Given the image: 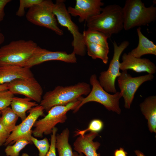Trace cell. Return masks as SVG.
<instances>
[{
    "instance_id": "ba28073f",
    "label": "cell",
    "mask_w": 156,
    "mask_h": 156,
    "mask_svg": "<svg viewBox=\"0 0 156 156\" xmlns=\"http://www.w3.org/2000/svg\"><path fill=\"white\" fill-rule=\"evenodd\" d=\"M54 3L50 0H44L35 5L27 11L26 17L31 23L51 29L59 35H63V30L58 27L53 12Z\"/></svg>"
},
{
    "instance_id": "f1b7e54d",
    "label": "cell",
    "mask_w": 156,
    "mask_h": 156,
    "mask_svg": "<svg viewBox=\"0 0 156 156\" xmlns=\"http://www.w3.org/2000/svg\"><path fill=\"white\" fill-rule=\"evenodd\" d=\"M14 94L8 90L0 91V111L10 105Z\"/></svg>"
},
{
    "instance_id": "e0dca14e",
    "label": "cell",
    "mask_w": 156,
    "mask_h": 156,
    "mask_svg": "<svg viewBox=\"0 0 156 156\" xmlns=\"http://www.w3.org/2000/svg\"><path fill=\"white\" fill-rule=\"evenodd\" d=\"M32 77L34 75L28 68L14 65L0 66V85Z\"/></svg>"
},
{
    "instance_id": "4fadbf2b",
    "label": "cell",
    "mask_w": 156,
    "mask_h": 156,
    "mask_svg": "<svg viewBox=\"0 0 156 156\" xmlns=\"http://www.w3.org/2000/svg\"><path fill=\"white\" fill-rule=\"evenodd\" d=\"M52 60L75 63L77 62V59L73 52L68 54L64 51H51L38 46L31 57L23 66L30 68L44 62Z\"/></svg>"
},
{
    "instance_id": "277c9868",
    "label": "cell",
    "mask_w": 156,
    "mask_h": 156,
    "mask_svg": "<svg viewBox=\"0 0 156 156\" xmlns=\"http://www.w3.org/2000/svg\"><path fill=\"white\" fill-rule=\"evenodd\" d=\"M31 40L12 41L0 48V66L14 65L23 66L31 58L38 47Z\"/></svg>"
},
{
    "instance_id": "52a82bcc",
    "label": "cell",
    "mask_w": 156,
    "mask_h": 156,
    "mask_svg": "<svg viewBox=\"0 0 156 156\" xmlns=\"http://www.w3.org/2000/svg\"><path fill=\"white\" fill-rule=\"evenodd\" d=\"M65 2L64 0L56 1L53 5L54 14L58 23L61 26L66 28L73 36V52L76 55L84 56L86 50L83 34L80 32L78 27L72 21Z\"/></svg>"
},
{
    "instance_id": "1f68e13d",
    "label": "cell",
    "mask_w": 156,
    "mask_h": 156,
    "mask_svg": "<svg viewBox=\"0 0 156 156\" xmlns=\"http://www.w3.org/2000/svg\"><path fill=\"white\" fill-rule=\"evenodd\" d=\"M11 1V0H0V22L3 20L5 16V7Z\"/></svg>"
},
{
    "instance_id": "30bf717a",
    "label": "cell",
    "mask_w": 156,
    "mask_h": 156,
    "mask_svg": "<svg viewBox=\"0 0 156 156\" xmlns=\"http://www.w3.org/2000/svg\"><path fill=\"white\" fill-rule=\"evenodd\" d=\"M154 78L153 75L149 74L133 77L127 70L121 73L117 80L120 92L124 99L125 108H130L135 94L140 86L146 81L152 80Z\"/></svg>"
},
{
    "instance_id": "7a4b0ae2",
    "label": "cell",
    "mask_w": 156,
    "mask_h": 156,
    "mask_svg": "<svg viewBox=\"0 0 156 156\" xmlns=\"http://www.w3.org/2000/svg\"><path fill=\"white\" fill-rule=\"evenodd\" d=\"M86 22L88 28L99 31L110 38L123 29L122 8L116 4L107 5L99 14Z\"/></svg>"
},
{
    "instance_id": "4dcf8cb0",
    "label": "cell",
    "mask_w": 156,
    "mask_h": 156,
    "mask_svg": "<svg viewBox=\"0 0 156 156\" xmlns=\"http://www.w3.org/2000/svg\"><path fill=\"white\" fill-rule=\"evenodd\" d=\"M10 133L0 123V146L4 145Z\"/></svg>"
},
{
    "instance_id": "484cf974",
    "label": "cell",
    "mask_w": 156,
    "mask_h": 156,
    "mask_svg": "<svg viewBox=\"0 0 156 156\" xmlns=\"http://www.w3.org/2000/svg\"><path fill=\"white\" fill-rule=\"evenodd\" d=\"M103 127V123L102 120L93 119L90 122L87 128L83 130L77 129L75 132L74 136L83 135L88 131L98 133L102 131Z\"/></svg>"
},
{
    "instance_id": "836d02e7",
    "label": "cell",
    "mask_w": 156,
    "mask_h": 156,
    "mask_svg": "<svg viewBox=\"0 0 156 156\" xmlns=\"http://www.w3.org/2000/svg\"><path fill=\"white\" fill-rule=\"evenodd\" d=\"M8 83H7L0 85V91L8 90Z\"/></svg>"
},
{
    "instance_id": "8992f818",
    "label": "cell",
    "mask_w": 156,
    "mask_h": 156,
    "mask_svg": "<svg viewBox=\"0 0 156 156\" xmlns=\"http://www.w3.org/2000/svg\"><path fill=\"white\" fill-rule=\"evenodd\" d=\"M81 98L66 105H56L52 107L43 118L36 122L33 126L34 129L32 131L34 137L42 138L44 135L51 134L53 129L56 125L66 122L67 112L70 110L73 111L79 104Z\"/></svg>"
},
{
    "instance_id": "5bb4252c",
    "label": "cell",
    "mask_w": 156,
    "mask_h": 156,
    "mask_svg": "<svg viewBox=\"0 0 156 156\" xmlns=\"http://www.w3.org/2000/svg\"><path fill=\"white\" fill-rule=\"evenodd\" d=\"M104 4L101 0H76L75 7L69 6L67 9L71 16H79L81 23L99 14Z\"/></svg>"
},
{
    "instance_id": "9a60e30c",
    "label": "cell",
    "mask_w": 156,
    "mask_h": 156,
    "mask_svg": "<svg viewBox=\"0 0 156 156\" xmlns=\"http://www.w3.org/2000/svg\"><path fill=\"white\" fill-rule=\"evenodd\" d=\"M122 60L120 69L122 71L130 69L138 73L146 72L152 75L156 72L155 64L148 59L136 57L129 53H124Z\"/></svg>"
},
{
    "instance_id": "9c48e42d",
    "label": "cell",
    "mask_w": 156,
    "mask_h": 156,
    "mask_svg": "<svg viewBox=\"0 0 156 156\" xmlns=\"http://www.w3.org/2000/svg\"><path fill=\"white\" fill-rule=\"evenodd\" d=\"M112 43L114 50L112 58L107 69L100 73L98 81L105 90L114 94L117 92L115 86L116 80L121 73L120 72V58L129 43L127 40H124L119 45L115 41Z\"/></svg>"
},
{
    "instance_id": "7402d4cb",
    "label": "cell",
    "mask_w": 156,
    "mask_h": 156,
    "mask_svg": "<svg viewBox=\"0 0 156 156\" xmlns=\"http://www.w3.org/2000/svg\"><path fill=\"white\" fill-rule=\"evenodd\" d=\"M85 43L86 51L89 56L94 60L99 59L104 64H107L109 49L88 42H85Z\"/></svg>"
},
{
    "instance_id": "e575fe53",
    "label": "cell",
    "mask_w": 156,
    "mask_h": 156,
    "mask_svg": "<svg viewBox=\"0 0 156 156\" xmlns=\"http://www.w3.org/2000/svg\"><path fill=\"white\" fill-rule=\"evenodd\" d=\"M135 155L137 156H145L139 150H136L134 151Z\"/></svg>"
},
{
    "instance_id": "4316f807",
    "label": "cell",
    "mask_w": 156,
    "mask_h": 156,
    "mask_svg": "<svg viewBox=\"0 0 156 156\" xmlns=\"http://www.w3.org/2000/svg\"><path fill=\"white\" fill-rule=\"evenodd\" d=\"M31 140L39 151L38 156H46L50 147V144L47 138L38 140L32 136Z\"/></svg>"
},
{
    "instance_id": "3957f363",
    "label": "cell",
    "mask_w": 156,
    "mask_h": 156,
    "mask_svg": "<svg viewBox=\"0 0 156 156\" xmlns=\"http://www.w3.org/2000/svg\"><path fill=\"white\" fill-rule=\"evenodd\" d=\"M122 9L125 30L146 25L156 19V7L153 5L146 7L141 0H127Z\"/></svg>"
},
{
    "instance_id": "5b68a950",
    "label": "cell",
    "mask_w": 156,
    "mask_h": 156,
    "mask_svg": "<svg viewBox=\"0 0 156 156\" xmlns=\"http://www.w3.org/2000/svg\"><path fill=\"white\" fill-rule=\"evenodd\" d=\"M89 81L92 86L90 92L85 98L82 96L81 98L80 103L73 110V112L76 113L87 103L95 102L102 104L109 111L120 114L121 109L119 107V101L122 97L120 92H117L113 94L109 93L100 85L95 74L91 75Z\"/></svg>"
},
{
    "instance_id": "2e32d148",
    "label": "cell",
    "mask_w": 156,
    "mask_h": 156,
    "mask_svg": "<svg viewBox=\"0 0 156 156\" xmlns=\"http://www.w3.org/2000/svg\"><path fill=\"white\" fill-rule=\"evenodd\" d=\"M98 135V133L90 132L83 135L79 136L73 143L74 149L78 153H83L86 156H100L97 150L101 144L93 141Z\"/></svg>"
},
{
    "instance_id": "d6986e66",
    "label": "cell",
    "mask_w": 156,
    "mask_h": 156,
    "mask_svg": "<svg viewBox=\"0 0 156 156\" xmlns=\"http://www.w3.org/2000/svg\"><path fill=\"white\" fill-rule=\"evenodd\" d=\"M136 31L138 38V45L129 52V53L137 58L148 54L156 55V45L143 34L140 27L137 28Z\"/></svg>"
},
{
    "instance_id": "ffe728a7",
    "label": "cell",
    "mask_w": 156,
    "mask_h": 156,
    "mask_svg": "<svg viewBox=\"0 0 156 156\" xmlns=\"http://www.w3.org/2000/svg\"><path fill=\"white\" fill-rule=\"evenodd\" d=\"M27 97L22 98L14 96L10 105L13 111L21 119L22 121L27 117L26 112L38 104L36 102Z\"/></svg>"
},
{
    "instance_id": "8fae6325",
    "label": "cell",
    "mask_w": 156,
    "mask_h": 156,
    "mask_svg": "<svg viewBox=\"0 0 156 156\" xmlns=\"http://www.w3.org/2000/svg\"><path fill=\"white\" fill-rule=\"evenodd\" d=\"M44 111L43 107L40 105L28 111V116L20 124L16 125L4 145L6 146L12 144L21 139L27 140L32 143L31 140L32 136V128L40 116H44Z\"/></svg>"
},
{
    "instance_id": "6da1fadb",
    "label": "cell",
    "mask_w": 156,
    "mask_h": 156,
    "mask_svg": "<svg viewBox=\"0 0 156 156\" xmlns=\"http://www.w3.org/2000/svg\"><path fill=\"white\" fill-rule=\"evenodd\" d=\"M91 90L90 85L79 82L73 85L63 86H58L43 95L40 104L48 112L53 107L66 105L79 99L83 95L87 96Z\"/></svg>"
},
{
    "instance_id": "44dd1931",
    "label": "cell",
    "mask_w": 156,
    "mask_h": 156,
    "mask_svg": "<svg viewBox=\"0 0 156 156\" xmlns=\"http://www.w3.org/2000/svg\"><path fill=\"white\" fill-rule=\"evenodd\" d=\"M70 133L68 129L66 128L60 133L56 134L55 146L58 156H73L72 148L69 142Z\"/></svg>"
},
{
    "instance_id": "8d00e7d4",
    "label": "cell",
    "mask_w": 156,
    "mask_h": 156,
    "mask_svg": "<svg viewBox=\"0 0 156 156\" xmlns=\"http://www.w3.org/2000/svg\"><path fill=\"white\" fill-rule=\"evenodd\" d=\"M73 156H84L81 153H78L76 152H74L73 153Z\"/></svg>"
},
{
    "instance_id": "7c38bea8",
    "label": "cell",
    "mask_w": 156,
    "mask_h": 156,
    "mask_svg": "<svg viewBox=\"0 0 156 156\" xmlns=\"http://www.w3.org/2000/svg\"><path fill=\"white\" fill-rule=\"evenodd\" d=\"M8 90L13 94L23 95L40 103L43 93L40 83L34 77L15 80L8 83Z\"/></svg>"
},
{
    "instance_id": "74e56055",
    "label": "cell",
    "mask_w": 156,
    "mask_h": 156,
    "mask_svg": "<svg viewBox=\"0 0 156 156\" xmlns=\"http://www.w3.org/2000/svg\"><path fill=\"white\" fill-rule=\"evenodd\" d=\"M1 112L0 111V118L1 115Z\"/></svg>"
},
{
    "instance_id": "f546056e",
    "label": "cell",
    "mask_w": 156,
    "mask_h": 156,
    "mask_svg": "<svg viewBox=\"0 0 156 156\" xmlns=\"http://www.w3.org/2000/svg\"><path fill=\"white\" fill-rule=\"evenodd\" d=\"M58 129L56 127L52 130L51 134L50 147L46 156H56V153L55 142L56 136ZM22 156H29L26 153H23Z\"/></svg>"
},
{
    "instance_id": "ac0fdd59",
    "label": "cell",
    "mask_w": 156,
    "mask_h": 156,
    "mask_svg": "<svg viewBox=\"0 0 156 156\" xmlns=\"http://www.w3.org/2000/svg\"><path fill=\"white\" fill-rule=\"evenodd\" d=\"M141 112L148 121V129L156 133V96L152 95L145 99L140 105Z\"/></svg>"
},
{
    "instance_id": "cb8c5ba5",
    "label": "cell",
    "mask_w": 156,
    "mask_h": 156,
    "mask_svg": "<svg viewBox=\"0 0 156 156\" xmlns=\"http://www.w3.org/2000/svg\"><path fill=\"white\" fill-rule=\"evenodd\" d=\"M85 42H88L109 49L107 40L109 38L98 31L88 28L82 33Z\"/></svg>"
},
{
    "instance_id": "d6a6232c",
    "label": "cell",
    "mask_w": 156,
    "mask_h": 156,
    "mask_svg": "<svg viewBox=\"0 0 156 156\" xmlns=\"http://www.w3.org/2000/svg\"><path fill=\"white\" fill-rule=\"evenodd\" d=\"M114 156H127V153L123 148H120L114 151Z\"/></svg>"
},
{
    "instance_id": "d4e9b609",
    "label": "cell",
    "mask_w": 156,
    "mask_h": 156,
    "mask_svg": "<svg viewBox=\"0 0 156 156\" xmlns=\"http://www.w3.org/2000/svg\"><path fill=\"white\" fill-rule=\"evenodd\" d=\"M31 143L25 139H21L16 141L12 145L6 146L5 152L7 156H19L21 151L27 145Z\"/></svg>"
},
{
    "instance_id": "603a6c76",
    "label": "cell",
    "mask_w": 156,
    "mask_h": 156,
    "mask_svg": "<svg viewBox=\"0 0 156 156\" xmlns=\"http://www.w3.org/2000/svg\"><path fill=\"white\" fill-rule=\"evenodd\" d=\"M1 112L0 123L11 133L15 128L19 117L9 107H6Z\"/></svg>"
},
{
    "instance_id": "d590c367",
    "label": "cell",
    "mask_w": 156,
    "mask_h": 156,
    "mask_svg": "<svg viewBox=\"0 0 156 156\" xmlns=\"http://www.w3.org/2000/svg\"><path fill=\"white\" fill-rule=\"evenodd\" d=\"M4 37L3 35L1 32L0 29V45L2 44L4 40Z\"/></svg>"
},
{
    "instance_id": "83f0119b",
    "label": "cell",
    "mask_w": 156,
    "mask_h": 156,
    "mask_svg": "<svg viewBox=\"0 0 156 156\" xmlns=\"http://www.w3.org/2000/svg\"><path fill=\"white\" fill-rule=\"evenodd\" d=\"M43 0H20L19 5L16 15L18 16H23L26 8H30L33 6L41 3Z\"/></svg>"
}]
</instances>
